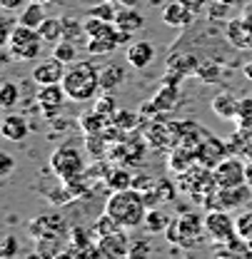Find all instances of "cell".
Here are the masks:
<instances>
[{"label":"cell","instance_id":"cell-1","mask_svg":"<svg viewBox=\"0 0 252 259\" xmlns=\"http://www.w3.org/2000/svg\"><path fill=\"white\" fill-rule=\"evenodd\" d=\"M148 202L142 192L137 190H120V192H113L105 202V212L110 217H115L125 229H135V227L145 225V217H148Z\"/></svg>","mask_w":252,"mask_h":259},{"label":"cell","instance_id":"cell-2","mask_svg":"<svg viewBox=\"0 0 252 259\" xmlns=\"http://www.w3.org/2000/svg\"><path fill=\"white\" fill-rule=\"evenodd\" d=\"M60 85H63L65 95L75 102L93 100L100 90V70L93 63H75L70 70H65Z\"/></svg>","mask_w":252,"mask_h":259},{"label":"cell","instance_id":"cell-3","mask_svg":"<svg viewBox=\"0 0 252 259\" xmlns=\"http://www.w3.org/2000/svg\"><path fill=\"white\" fill-rule=\"evenodd\" d=\"M165 234H167V239L172 244H180L183 249H195L207 237V232H205V217L185 212L180 220H172L170 222V227L165 229Z\"/></svg>","mask_w":252,"mask_h":259},{"label":"cell","instance_id":"cell-4","mask_svg":"<svg viewBox=\"0 0 252 259\" xmlns=\"http://www.w3.org/2000/svg\"><path fill=\"white\" fill-rule=\"evenodd\" d=\"M50 169H53V175H55L63 185L73 182V180H78L80 175H85V172H88L83 152H80L73 142L60 145V147L50 155Z\"/></svg>","mask_w":252,"mask_h":259},{"label":"cell","instance_id":"cell-5","mask_svg":"<svg viewBox=\"0 0 252 259\" xmlns=\"http://www.w3.org/2000/svg\"><path fill=\"white\" fill-rule=\"evenodd\" d=\"M40 30L28 28L23 23L15 25V30L8 40V48H10V55L15 60H35L40 55Z\"/></svg>","mask_w":252,"mask_h":259},{"label":"cell","instance_id":"cell-6","mask_svg":"<svg viewBox=\"0 0 252 259\" xmlns=\"http://www.w3.org/2000/svg\"><path fill=\"white\" fill-rule=\"evenodd\" d=\"M212 177H215V185L222 190L247 185V164L242 162L240 155H227L220 164L212 167Z\"/></svg>","mask_w":252,"mask_h":259},{"label":"cell","instance_id":"cell-7","mask_svg":"<svg viewBox=\"0 0 252 259\" xmlns=\"http://www.w3.org/2000/svg\"><path fill=\"white\" fill-rule=\"evenodd\" d=\"M250 197H252V187H250V185L227 187V190L218 187V190L210 194L202 204H205V209H225V212H230V209H237L240 204L250 202Z\"/></svg>","mask_w":252,"mask_h":259},{"label":"cell","instance_id":"cell-8","mask_svg":"<svg viewBox=\"0 0 252 259\" xmlns=\"http://www.w3.org/2000/svg\"><path fill=\"white\" fill-rule=\"evenodd\" d=\"M205 232H207L210 239L222 242V244H230V242L237 239L235 220L225 209H207V214H205Z\"/></svg>","mask_w":252,"mask_h":259},{"label":"cell","instance_id":"cell-9","mask_svg":"<svg viewBox=\"0 0 252 259\" xmlns=\"http://www.w3.org/2000/svg\"><path fill=\"white\" fill-rule=\"evenodd\" d=\"M130 35H132V32L120 30V28L113 23L105 32H100V35H95V37H88L85 50H88L90 55H107V53L118 50L120 45H125L127 40H130Z\"/></svg>","mask_w":252,"mask_h":259},{"label":"cell","instance_id":"cell-10","mask_svg":"<svg viewBox=\"0 0 252 259\" xmlns=\"http://www.w3.org/2000/svg\"><path fill=\"white\" fill-rule=\"evenodd\" d=\"M65 97L67 95H65L63 85H43V88L38 90V95H35V105H38V110L43 112V117L53 120V117L60 115Z\"/></svg>","mask_w":252,"mask_h":259},{"label":"cell","instance_id":"cell-11","mask_svg":"<svg viewBox=\"0 0 252 259\" xmlns=\"http://www.w3.org/2000/svg\"><path fill=\"white\" fill-rule=\"evenodd\" d=\"M127 252H130V237L125 234V227L97 239V254L102 259H127Z\"/></svg>","mask_w":252,"mask_h":259},{"label":"cell","instance_id":"cell-12","mask_svg":"<svg viewBox=\"0 0 252 259\" xmlns=\"http://www.w3.org/2000/svg\"><path fill=\"white\" fill-rule=\"evenodd\" d=\"M225 40L235 50H252V23L247 18H232L225 25Z\"/></svg>","mask_w":252,"mask_h":259},{"label":"cell","instance_id":"cell-13","mask_svg":"<svg viewBox=\"0 0 252 259\" xmlns=\"http://www.w3.org/2000/svg\"><path fill=\"white\" fill-rule=\"evenodd\" d=\"M32 82L35 85H60L65 77V63H60L58 58H48L43 63H38L32 67Z\"/></svg>","mask_w":252,"mask_h":259},{"label":"cell","instance_id":"cell-14","mask_svg":"<svg viewBox=\"0 0 252 259\" xmlns=\"http://www.w3.org/2000/svg\"><path fill=\"white\" fill-rule=\"evenodd\" d=\"M230 155V147H227V142H220L218 137H212V135H207L205 132V140L200 142V147H197V160L202 162L205 167H215V164H220L225 157Z\"/></svg>","mask_w":252,"mask_h":259},{"label":"cell","instance_id":"cell-15","mask_svg":"<svg viewBox=\"0 0 252 259\" xmlns=\"http://www.w3.org/2000/svg\"><path fill=\"white\" fill-rule=\"evenodd\" d=\"M177 100H180V90L177 88H170V85H162L160 88V93L145 107H142V115H155L160 117L162 112H170V110H175V105H177Z\"/></svg>","mask_w":252,"mask_h":259},{"label":"cell","instance_id":"cell-16","mask_svg":"<svg viewBox=\"0 0 252 259\" xmlns=\"http://www.w3.org/2000/svg\"><path fill=\"white\" fill-rule=\"evenodd\" d=\"M30 232L38 237H63L67 232V222L60 214H43L30 225Z\"/></svg>","mask_w":252,"mask_h":259},{"label":"cell","instance_id":"cell-17","mask_svg":"<svg viewBox=\"0 0 252 259\" xmlns=\"http://www.w3.org/2000/svg\"><path fill=\"white\" fill-rule=\"evenodd\" d=\"M192 15H195V13L190 10L183 0L167 3V5L162 8V23L170 25V28H188L190 23H192Z\"/></svg>","mask_w":252,"mask_h":259},{"label":"cell","instance_id":"cell-18","mask_svg":"<svg viewBox=\"0 0 252 259\" xmlns=\"http://www.w3.org/2000/svg\"><path fill=\"white\" fill-rule=\"evenodd\" d=\"M155 60V48L148 42V40H135L130 48H127V63L132 65L135 70H142Z\"/></svg>","mask_w":252,"mask_h":259},{"label":"cell","instance_id":"cell-19","mask_svg":"<svg viewBox=\"0 0 252 259\" xmlns=\"http://www.w3.org/2000/svg\"><path fill=\"white\" fill-rule=\"evenodd\" d=\"M3 137L10 140V142H23L28 137V122L23 115H8L3 120Z\"/></svg>","mask_w":252,"mask_h":259},{"label":"cell","instance_id":"cell-20","mask_svg":"<svg viewBox=\"0 0 252 259\" xmlns=\"http://www.w3.org/2000/svg\"><path fill=\"white\" fill-rule=\"evenodd\" d=\"M142 197H145L148 207L153 209V207H158V204H165V202L175 199V187H172L170 180H158V182L153 185V190H148Z\"/></svg>","mask_w":252,"mask_h":259},{"label":"cell","instance_id":"cell-21","mask_svg":"<svg viewBox=\"0 0 252 259\" xmlns=\"http://www.w3.org/2000/svg\"><path fill=\"white\" fill-rule=\"evenodd\" d=\"M237 110H240V100L230 93H220V95L212 97V112L222 117V120H235L237 117Z\"/></svg>","mask_w":252,"mask_h":259},{"label":"cell","instance_id":"cell-22","mask_svg":"<svg viewBox=\"0 0 252 259\" xmlns=\"http://www.w3.org/2000/svg\"><path fill=\"white\" fill-rule=\"evenodd\" d=\"M123 80H125V70H123L120 65L110 63L100 70V90H102V93L118 90V88L123 85Z\"/></svg>","mask_w":252,"mask_h":259},{"label":"cell","instance_id":"cell-23","mask_svg":"<svg viewBox=\"0 0 252 259\" xmlns=\"http://www.w3.org/2000/svg\"><path fill=\"white\" fill-rule=\"evenodd\" d=\"M115 25L120 28V30L125 32H135L140 30L142 25H145V18H142V13H137L135 8H118V18H115Z\"/></svg>","mask_w":252,"mask_h":259},{"label":"cell","instance_id":"cell-24","mask_svg":"<svg viewBox=\"0 0 252 259\" xmlns=\"http://www.w3.org/2000/svg\"><path fill=\"white\" fill-rule=\"evenodd\" d=\"M197 65H200V58H195L192 53H183V55H170V60H167V70H175V72H180V75H195L197 72Z\"/></svg>","mask_w":252,"mask_h":259},{"label":"cell","instance_id":"cell-25","mask_svg":"<svg viewBox=\"0 0 252 259\" xmlns=\"http://www.w3.org/2000/svg\"><path fill=\"white\" fill-rule=\"evenodd\" d=\"M105 185L110 192H120V190H130L132 187V175L123 169V167H113L105 172Z\"/></svg>","mask_w":252,"mask_h":259},{"label":"cell","instance_id":"cell-26","mask_svg":"<svg viewBox=\"0 0 252 259\" xmlns=\"http://www.w3.org/2000/svg\"><path fill=\"white\" fill-rule=\"evenodd\" d=\"M48 15H45V5H40V3H28L23 10H20V20L18 23H23V25H28V28H40L43 25V20H45Z\"/></svg>","mask_w":252,"mask_h":259},{"label":"cell","instance_id":"cell-27","mask_svg":"<svg viewBox=\"0 0 252 259\" xmlns=\"http://www.w3.org/2000/svg\"><path fill=\"white\" fill-rule=\"evenodd\" d=\"M78 122H80V130H83L85 135H100V132L107 127L113 120H110V117H105V115H100L97 110H93V112L83 115Z\"/></svg>","mask_w":252,"mask_h":259},{"label":"cell","instance_id":"cell-28","mask_svg":"<svg viewBox=\"0 0 252 259\" xmlns=\"http://www.w3.org/2000/svg\"><path fill=\"white\" fill-rule=\"evenodd\" d=\"M38 30H40V37H43L45 42L55 45V42L63 40V20H60V18H45Z\"/></svg>","mask_w":252,"mask_h":259},{"label":"cell","instance_id":"cell-29","mask_svg":"<svg viewBox=\"0 0 252 259\" xmlns=\"http://www.w3.org/2000/svg\"><path fill=\"white\" fill-rule=\"evenodd\" d=\"M145 232H150V234H160V232H165L167 227H170V217L167 214H162L158 207H153V209H148V217H145Z\"/></svg>","mask_w":252,"mask_h":259},{"label":"cell","instance_id":"cell-30","mask_svg":"<svg viewBox=\"0 0 252 259\" xmlns=\"http://www.w3.org/2000/svg\"><path fill=\"white\" fill-rule=\"evenodd\" d=\"M202 82H207V85H212V82H220V63L218 60H200V65H197V72H195Z\"/></svg>","mask_w":252,"mask_h":259},{"label":"cell","instance_id":"cell-31","mask_svg":"<svg viewBox=\"0 0 252 259\" xmlns=\"http://www.w3.org/2000/svg\"><path fill=\"white\" fill-rule=\"evenodd\" d=\"M118 8H120V5H115V0H97V5H93V8L88 10V15L102 18V20H107V23H115Z\"/></svg>","mask_w":252,"mask_h":259},{"label":"cell","instance_id":"cell-32","mask_svg":"<svg viewBox=\"0 0 252 259\" xmlns=\"http://www.w3.org/2000/svg\"><path fill=\"white\" fill-rule=\"evenodd\" d=\"M18 102H20V88H18L15 82L5 80L3 88H0V105H3L5 110H10V107H15Z\"/></svg>","mask_w":252,"mask_h":259},{"label":"cell","instance_id":"cell-33","mask_svg":"<svg viewBox=\"0 0 252 259\" xmlns=\"http://www.w3.org/2000/svg\"><path fill=\"white\" fill-rule=\"evenodd\" d=\"M140 120H142V117H140V115H135V112H130V110H118V112H115V117H113V122L123 130V132H127V135H130V132H135V127L140 125Z\"/></svg>","mask_w":252,"mask_h":259},{"label":"cell","instance_id":"cell-34","mask_svg":"<svg viewBox=\"0 0 252 259\" xmlns=\"http://www.w3.org/2000/svg\"><path fill=\"white\" fill-rule=\"evenodd\" d=\"M118 229H123V225H120L115 217H110L107 212L100 214V217L95 220V225H93V232L97 234V237H107V234H113V232H118Z\"/></svg>","mask_w":252,"mask_h":259},{"label":"cell","instance_id":"cell-35","mask_svg":"<svg viewBox=\"0 0 252 259\" xmlns=\"http://www.w3.org/2000/svg\"><path fill=\"white\" fill-rule=\"evenodd\" d=\"M153 254V244L148 237H140V239H130V252L127 259H150Z\"/></svg>","mask_w":252,"mask_h":259},{"label":"cell","instance_id":"cell-36","mask_svg":"<svg viewBox=\"0 0 252 259\" xmlns=\"http://www.w3.org/2000/svg\"><path fill=\"white\" fill-rule=\"evenodd\" d=\"M58 239L60 237H38V254H40V259H53L60 254Z\"/></svg>","mask_w":252,"mask_h":259},{"label":"cell","instance_id":"cell-37","mask_svg":"<svg viewBox=\"0 0 252 259\" xmlns=\"http://www.w3.org/2000/svg\"><path fill=\"white\" fill-rule=\"evenodd\" d=\"M85 150L90 152V157L100 160V157L105 155V150H107L105 135H102V132H100V135H85Z\"/></svg>","mask_w":252,"mask_h":259},{"label":"cell","instance_id":"cell-38","mask_svg":"<svg viewBox=\"0 0 252 259\" xmlns=\"http://www.w3.org/2000/svg\"><path fill=\"white\" fill-rule=\"evenodd\" d=\"M75 55H78V50H75V45H73L70 40H60V42L53 45V58H58L60 63L70 65L75 60Z\"/></svg>","mask_w":252,"mask_h":259},{"label":"cell","instance_id":"cell-39","mask_svg":"<svg viewBox=\"0 0 252 259\" xmlns=\"http://www.w3.org/2000/svg\"><path fill=\"white\" fill-rule=\"evenodd\" d=\"M63 20V40H78L80 35H85V25H80V20L78 18H60Z\"/></svg>","mask_w":252,"mask_h":259},{"label":"cell","instance_id":"cell-40","mask_svg":"<svg viewBox=\"0 0 252 259\" xmlns=\"http://www.w3.org/2000/svg\"><path fill=\"white\" fill-rule=\"evenodd\" d=\"M235 122H237V127L240 130H250L252 132V97L240 100V110H237Z\"/></svg>","mask_w":252,"mask_h":259},{"label":"cell","instance_id":"cell-41","mask_svg":"<svg viewBox=\"0 0 252 259\" xmlns=\"http://www.w3.org/2000/svg\"><path fill=\"white\" fill-rule=\"evenodd\" d=\"M235 227H237V237L250 242L252 239V212H242L237 220H235Z\"/></svg>","mask_w":252,"mask_h":259},{"label":"cell","instance_id":"cell-42","mask_svg":"<svg viewBox=\"0 0 252 259\" xmlns=\"http://www.w3.org/2000/svg\"><path fill=\"white\" fill-rule=\"evenodd\" d=\"M95 110L100 112V115H105V117H115V112H118V105H115V97L110 95V93H105V95L100 97L97 102H95Z\"/></svg>","mask_w":252,"mask_h":259},{"label":"cell","instance_id":"cell-43","mask_svg":"<svg viewBox=\"0 0 252 259\" xmlns=\"http://www.w3.org/2000/svg\"><path fill=\"white\" fill-rule=\"evenodd\" d=\"M85 25V35L88 37H95V35H100V32H105L113 23H107V20H102V18H93V15H88V20L83 23Z\"/></svg>","mask_w":252,"mask_h":259},{"label":"cell","instance_id":"cell-44","mask_svg":"<svg viewBox=\"0 0 252 259\" xmlns=\"http://www.w3.org/2000/svg\"><path fill=\"white\" fill-rule=\"evenodd\" d=\"M70 244H73V247H80V249L93 247L90 239H88V229H83V227H73V229H70Z\"/></svg>","mask_w":252,"mask_h":259},{"label":"cell","instance_id":"cell-45","mask_svg":"<svg viewBox=\"0 0 252 259\" xmlns=\"http://www.w3.org/2000/svg\"><path fill=\"white\" fill-rule=\"evenodd\" d=\"M20 252V244H18V239L13 237V234H8L5 239H3V249H0V257L3 259H13L15 254Z\"/></svg>","mask_w":252,"mask_h":259},{"label":"cell","instance_id":"cell-46","mask_svg":"<svg viewBox=\"0 0 252 259\" xmlns=\"http://www.w3.org/2000/svg\"><path fill=\"white\" fill-rule=\"evenodd\" d=\"M158 180L155 177H150V175H135L132 177V190H137V192H148V190H153V185H155Z\"/></svg>","mask_w":252,"mask_h":259},{"label":"cell","instance_id":"cell-47","mask_svg":"<svg viewBox=\"0 0 252 259\" xmlns=\"http://www.w3.org/2000/svg\"><path fill=\"white\" fill-rule=\"evenodd\" d=\"M227 8H230V5H227V3H220V0H215V5H212V8H210V20H218V18H227Z\"/></svg>","mask_w":252,"mask_h":259},{"label":"cell","instance_id":"cell-48","mask_svg":"<svg viewBox=\"0 0 252 259\" xmlns=\"http://www.w3.org/2000/svg\"><path fill=\"white\" fill-rule=\"evenodd\" d=\"M13 167H15V160H13L8 152H3V155H0V175L8 177V175L13 172Z\"/></svg>","mask_w":252,"mask_h":259},{"label":"cell","instance_id":"cell-49","mask_svg":"<svg viewBox=\"0 0 252 259\" xmlns=\"http://www.w3.org/2000/svg\"><path fill=\"white\" fill-rule=\"evenodd\" d=\"M15 30V23H13V18H3V45H8V40H10V35Z\"/></svg>","mask_w":252,"mask_h":259},{"label":"cell","instance_id":"cell-50","mask_svg":"<svg viewBox=\"0 0 252 259\" xmlns=\"http://www.w3.org/2000/svg\"><path fill=\"white\" fill-rule=\"evenodd\" d=\"M30 0H0V5L5 8V10H20V8H25Z\"/></svg>","mask_w":252,"mask_h":259},{"label":"cell","instance_id":"cell-51","mask_svg":"<svg viewBox=\"0 0 252 259\" xmlns=\"http://www.w3.org/2000/svg\"><path fill=\"white\" fill-rule=\"evenodd\" d=\"M183 3L188 5V8L192 10V13H200V8L205 5V0H183Z\"/></svg>","mask_w":252,"mask_h":259},{"label":"cell","instance_id":"cell-52","mask_svg":"<svg viewBox=\"0 0 252 259\" xmlns=\"http://www.w3.org/2000/svg\"><path fill=\"white\" fill-rule=\"evenodd\" d=\"M137 3L140 0H118V5H123V8H137Z\"/></svg>","mask_w":252,"mask_h":259},{"label":"cell","instance_id":"cell-53","mask_svg":"<svg viewBox=\"0 0 252 259\" xmlns=\"http://www.w3.org/2000/svg\"><path fill=\"white\" fill-rule=\"evenodd\" d=\"M242 18H247V20L252 23V3H247V5H245V10H242Z\"/></svg>","mask_w":252,"mask_h":259},{"label":"cell","instance_id":"cell-54","mask_svg":"<svg viewBox=\"0 0 252 259\" xmlns=\"http://www.w3.org/2000/svg\"><path fill=\"white\" fill-rule=\"evenodd\" d=\"M242 72H245V77H247V80H252V60L242 67Z\"/></svg>","mask_w":252,"mask_h":259},{"label":"cell","instance_id":"cell-55","mask_svg":"<svg viewBox=\"0 0 252 259\" xmlns=\"http://www.w3.org/2000/svg\"><path fill=\"white\" fill-rule=\"evenodd\" d=\"M53 259H75V254H73V252L67 249V252H60L58 257H53Z\"/></svg>","mask_w":252,"mask_h":259},{"label":"cell","instance_id":"cell-56","mask_svg":"<svg viewBox=\"0 0 252 259\" xmlns=\"http://www.w3.org/2000/svg\"><path fill=\"white\" fill-rule=\"evenodd\" d=\"M247 185L252 187V162H247Z\"/></svg>","mask_w":252,"mask_h":259},{"label":"cell","instance_id":"cell-57","mask_svg":"<svg viewBox=\"0 0 252 259\" xmlns=\"http://www.w3.org/2000/svg\"><path fill=\"white\" fill-rule=\"evenodd\" d=\"M32 3H40V5H53V3H58V0H32Z\"/></svg>","mask_w":252,"mask_h":259},{"label":"cell","instance_id":"cell-58","mask_svg":"<svg viewBox=\"0 0 252 259\" xmlns=\"http://www.w3.org/2000/svg\"><path fill=\"white\" fill-rule=\"evenodd\" d=\"M247 247H250V249H252V239H250V242H247Z\"/></svg>","mask_w":252,"mask_h":259},{"label":"cell","instance_id":"cell-59","mask_svg":"<svg viewBox=\"0 0 252 259\" xmlns=\"http://www.w3.org/2000/svg\"><path fill=\"white\" fill-rule=\"evenodd\" d=\"M115 3H118V0H115Z\"/></svg>","mask_w":252,"mask_h":259}]
</instances>
